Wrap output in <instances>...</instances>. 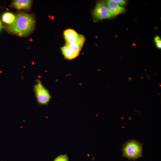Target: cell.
<instances>
[{"label":"cell","mask_w":161,"mask_h":161,"mask_svg":"<svg viewBox=\"0 0 161 161\" xmlns=\"http://www.w3.org/2000/svg\"><path fill=\"white\" fill-rule=\"evenodd\" d=\"M16 17L12 13H6L2 16L3 21L9 24L12 23L14 21Z\"/></svg>","instance_id":"cell-8"},{"label":"cell","mask_w":161,"mask_h":161,"mask_svg":"<svg viewBox=\"0 0 161 161\" xmlns=\"http://www.w3.org/2000/svg\"><path fill=\"white\" fill-rule=\"evenodd\" d=\"M122 150L123 157L135 160L142 156L143 145L139 141L132 139L125 143Z\"/></svg>","instance_id":"cell-2"},{"label":"cell","mask_w":161,"mask_h":161,"mask_svg":"<svg viewBox=\"0 0 161 161\" xmlns=\"http://www.w3.org/2000/svg\"><path fill=\"white\" fill-rule=\"evenodd\" d=\"M34 90L38 103L41 105L47 104L49 102L51 96L48 90L42 85L40 80H37Z\"/></svg>","instance_id":"cell-3"},{"label":"cell","mask_w":161,"mask_h":161,"mask_svg":"<svg viewBox=\"0 0 161 161\" xmlns=\"http://www.w3.org/2000/svg\"><path fill=\"white\" fill-rule=\"evenodd\" d=\"M64 34L66 40L76 37L78 35L74 30L70 29L65 30Z\"/></svg>","instance_id":"cell-9"},{"label":"cell","mask_w":161,"mask_h":161,"mask_svg":"<svg viewBox=\"0 0 161 161\" xmlns=\"http://www.w3.org/2000/svg\"><path fill=\"white\" fill-rule=\"evenodd\" d=\"M32 1L30 0H16L12 3L13 7L18 10L30 9Z\"/></svg>","instance_id":"cell-5"},{"label":"cell","mask_w":161,"mask_h":161,"mask_svg":"<svg viewBox=\"0 0 161 161\" xmlns=\"http://www.w3.org/2000/svg\"><path fill=\"white\" fill-rule=\"evenodd\" d=\"M83 45L79 43H69L66 42V46L73 52L79 54Z\"/></svg>","instance_id":"cell-7"},{"label":"cell","mask_w":161,"mask_h":161,"mask_svg":"<svg viewBox=\"0 0 161 161\" xmlns=\"http://www.w3.org/2000/svg\"><path fill=\"white\" fill-rule=\"evenodd\" d=\"M62 53L66 59L71 60L76 58L79 54L73 52L66 46L61 48Z\"/></svg>","instance_id":"cell-6"},{"label":"cell","mask_w":161,"mask_h":161,"mask_svg":"<svg viewBox=\"0 0 161 161\" xmlns=\"http://www.w3.org/2000/svg\"><path fill=\"white\" fill-rule=\"evenodd\" d=\"M107 6L112 8L121 10L123 12L124 11V8L119 5L113 0H108L106 2Z\"/></svg>","instance_id":"cell-10"},{"label":"cell","mask_w":161,"mask_h":161,"mask_svg":"<svg viewBox=\"0 0 161 161\" xmlns=\"http://www.w3.org/2000/svg\"><path fill=\"white\" fill-rule=\"evenodd\" d=\"M118 5L121 6L124 5L126 3V1L124 0H113Z\"/></svg>","instance_id":"cell-13"},{"label":"cell","mask_w":161,"mask_h":161,"mask_svg":"<svg viewBox=\"0 0 161 161\" xmlns=\"http://www.w3.org/2000/svg\"><path fill=\"white\" fill-rule=\"evenodd\" d=\"M154 40L157 47L159 49H161V40L160 38L158 36H156Z\"/></svg>","instance_id":"cell-12"},{"label":"cell","mask_w":161,"mask_h":161,"mask_svg":"<svg viewBox=\"0 0 161 161\" xmlns=\"http://www.w3.org/2000/svg\"><path fill=\"white\" fill-rule=\"evenodd\" d=\"M54 161H69L68 158L66 154L61 155L57 157Z\"/></svg>","instance_id":"cell-11"},{"label":"cell","mask_w":161,"mask_h":161,"mask_svg":"<svg viewBox=\"0 0 161 161\" xmlns=\"http://www.w3.org/2000/svg\"><path fill=\"white\" fill-rule=\"evenodd\" d=\"M93 14L95 18L99 19L113 17L109 12L107 7L101 2L97 4L93 10Z\"/></svg>","instance_id":"cell-4"},{"label":"cell","mask_w":161,"mask_h":161,"mask_svg":"<svg viewBox=\"0 0 161 161\" xmlns=\"http://www.w3.org/2000/svg\"><path fill=\"white\" fill-rule=\"evenodd\" d=\"M2 23L1 21L0 20V29H1V27Z\"/></svg>","instance_id":"cell-14"},{"label":"cell","mask_w":161,"mask_h":161,"mask_svg":"<svg viewBox=\"0 0 161 161\" xmlns=\"http://www.w3.org/2000/svg\"><path fill=\"white\" fill-rule=\"evenodd\" d=\"M35 21L32 15L21 13L16 17L14 21L6 27L10 32L20 36H24L31 33L35 28Z\"/></svg>","instance_id":"cell-1"}]
</instances>
